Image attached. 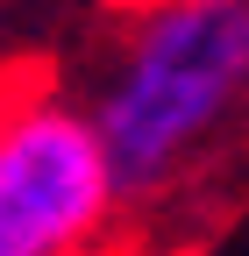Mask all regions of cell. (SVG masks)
Here are the masks:
<instances>
[{"instance_id": "6da1fadb", "label": "cell", "mask_w": 249, "mask_h": 256, "mask_svg": "<svg viewBox=\"0 0 249 256\" xmlns=\"http://www.w3.org/2000/svg\"><path fill=\"white\" fill-rule=\"evenodd\" d=\"M121 200H157L249 128V0H128L86 100Z\"/></svg>"}, {"instance_id": "7a4b0ae2", "label": "cell", "mask_w": 249, "mask_h": 256, "mask_svg": "<svg viewBox=\"0 0 249 256\" xmlns=\"http://www.w3.org/2000/svg\"><path fill=\"white\" fill-rule=\"evenodd\" d=\"M121 178L86 107L50 86L0 92V256H92Z\"/></svg>"}, {"instance_id": "3957f363", "label": "cell", "mask_w": 249, "mask_h": 256, "mask_svg": "<svg viewBox=\"0 0 249 256\" xmlns=\"http://www.w3.org/2000/svg\"><path fill=\"white\" fill-rule=\"evenodd\" d=\"M0 92H8V72H0Z\"/></svg>"}]
</instances>
